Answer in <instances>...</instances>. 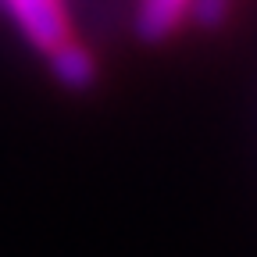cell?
Masks as SVG:
<instances>
[{
  "label": "cell",
  "mask_w": 257,
  "mask_h": 257,
  "mask_svg": "<svg viewBox=\"0 0 257 257\" xmlns=\"http://www.w3.org/2000/svg\"><path fill=\"white\" fill-rule=\"evenodd\" d=\"M0 15L43 57L54 54L57 47H64L68 40H75L72 15L64 0H0Z\"/></svg>",
  "instance_id": "1"
},
{
  "label": "cell",
  "mask_w": 257,
  "mask_h": 257,
  "mask_svg": "<svg viewBox=\"0 0 257 257\" xmlns=\"http://www.w3.org/2000/svg\"><path fill=\"white\" fill-rule=\"evenodd\" d=\"M189 22V0H136V36L165 43Z\"/></svg>",
  "instance_id": "2"
},
{
  "label": "cell",
  "mask_w": 257,
  "mask_h": 257,
  "mask_svg": "<svg viewBox=\"0 0 257 257\" xmlns=\"http://www.w3.org/2000/svg\"><path fill=\"white\" fill-rule=\"evenodd\" d=\"M47 64L54 79L64 86V89H89L96 82V57L89 47H82L79 40H68L64 47H57L54 54H47Z\"/></svg>",
  "instance_id": "3"
},
{
  "label": "cell",
  "mask_w": 257,
  "mask_h": 257,
  "mask_svg": "<svg viewBox=\"0 0 257 257\" xmlns=\"http://www.w3.org/2000/svg\"><path fill=\"white\" fill-rule=\"evenodd\" d=\"M232 11V0H189V22L200 29H221Z\"/></svg>",
  "instance_id": "4"
}]
</instances>
